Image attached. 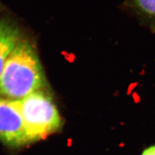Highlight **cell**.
<instances>
[{
    "mask_svg": "<svg viewBox=\"0 0 155 155\" xmlns=\"http://www.w3.org/2000/svg\"><path fill=\"white\" fill-rule=\"evenodd\" d=\"M46 86L45 72L35 47L21 39L4 65L0 76V97L20 100Z\"/></svg>",
    "mask_w": 155,
    "mask_h": 155,
    "instance_id": "6da1fadb",
    "label": "cell"
},
{
    "mask_svg": "<svg viewBox=\"0 0 155 155\" xmlns=\"http://www.w3.org/2000/svg\"><path fill=\"white\" fill-rule=\"evenodd\" d=\"M28 142L45 138L61 126V118L52 97L44 90L18 100Z\"/></svg>",
    "mask_w": 155,
    "mask_h": 155,
    "instance_id": "7a4b0ae2",
    "label": "cell"
},
{
    "mask_svg": "<svg viewBox=\"0 0 155 155\" xmlns=\"http://www.w3.org/2000/svg\"><path fill=\"white\" fill-rule=\"evenodd\" d=\"M0 142L12 148L29 143L18 100L0 97Z\"/></svg>",
    "mask_w": 155,
    "mask_h": 155,
    "instance_id": "3957f363",
    "label": "cell"
},
{
    "mask_svg": "<svg viewBox=\"0 0 155 155\" xmlns=\"http://www.w3.org/2000/svg\"><path fill=\"white\" fill-rule=\"evenodd\" d=\"M21 40L18 28L6 20H0V76L5 62Z\"/></svg>",
    "mask_w": 155,
    "mask_h": 155,
    "instance_id": "277c9868",
    "label": "cell"
},
{
    "mask_svg": "<svg viewBox=\"0 0 155 155\" xmlns=\"http://www.w3.org/2000/svg\"><path fill=\"white\" fill-rule=\"evenodd\" d=\"M135 5L142 12L155 16V0H133Z\"/></svg>",
    "mask_w": 155,
    "mask_h": 155,
    "instance_id": "5b68a950",
    "label": "cell"
},
{
    "mask_svg": "<svg viewBox=\"0 0 155 155\" xmlns=\"http://www.w3.org/2000/svg\"><path fill=\"white\" fill-rule=\"evenodd\" d=\"M141 155H155V145L145 149Z\"/></svg>",
    "mask_w": 155,
    "mask_h": 155,
    "instance_id": "8992f818",
    "label": "cell"
}]
</instances>
